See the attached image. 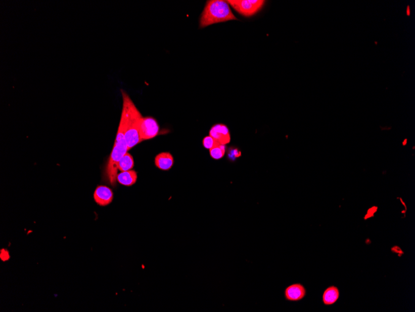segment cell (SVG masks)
<instances>
[{"instance_id": "2", "label": "cell", "mask_w": 415, "mask_h": 312, "mask_svg": "<svg viewBox=\"0 0 415 312\" xmlns=\"http://www.w3.org/2000/svg\"><path fill=\"white\" fill-rule=\"evenodd\" d=\"M237 20L228 3L222 0H210L207 2L201 15L200 28H203L211 24Z\"/></svg>"}, {"instance_id": "8", "label": "cell", "mask_w": 415, "mask_h": 312, "mask_svg": "<svg viewBox=\"0 0 415 312\" xmlns=\"http://www.w3.org/2000/svg\"><path fill=\"white\" fill-rule=\"evenodd\" d=\"M113 192L108 186H98L94 192V200L98 205L106 206L110 205L113 200Z\"/></svg>"}, {"instance_id": "14", "label": "cell", "mask_w": 415, "mask_h": 312, "mask_svg": "<svg viewBox=\"0 0 415 312\" xmlns=\"http://www.w3.org/2000/svg\"><path fill=\"white\" fill-rule=\"evenodd\" d=\"M203 145L207 149H210L216 145H221L211 136L205 137L203 140Z\"/></svg>"}, {"instance_id": "5", "label": "cell", "mask_w": 415, "mask_h": 312, "mask_svg": "<svg viewBox=\"0 0 415 312\" xmlns=\"http://www.w3.org/2000/svg\"><path fill=\"white\" fill-rule=\"evenodd\" d=\"M159 132V126L155 119L151 116L141 119L140 135L142 142L156 137Z\"/></svg>"}, {"instance_id": "10", "label": "cell", "mask_w": 415, "mask_h": 312, "mask_svg": "<svg viewBox=\"0 0 415 312\" xmlns=\"http://www.w3.org/2000/svg\"><path fill=\"white\" fill-rule=\"evenodd\" d=\"M340 297V290L335 286H330L322 294V302L325 305H332L337 302Z\"/></svg>"}, {"instance_id": "12", "label": "cell", "mask_w": 415, "mask_h": 312, "mask_svg": "<svg viewBox=\"0 0 415 312\" xmlns=\"http://www.w3.org/2000/svg\"><path fill=\"white\" fill-rule=\"evenodd\" d=\"M134 165V159L128 152H127L119 160L118 164V169L121 172H127L133 168Z\"/></svg>"}, {"instance_id": "15", "label": "cell", "mask_w": 415, "mask_h": 312, "mask_svg": "<svg viewBox=\"0 0 415 312\" xmlns=\"http://www.w3.org/2000/svg\"><path fill=\"white\" fill-rule=\"evenodd\" d=\"M406 14L409 16L410 15V9H409V7H407V10H406Z\"/></svg>"}, {"instance_id": "4", "label": "cell", "mask_w": 415, "mask_h": 312, "mask_svg": "<svg viewBox=\"0 0 415 312\" xmlns=\"http://www.w3.org/2000/svg\"><path fill=\"white\" fill-rule=\"evenodd\" d=\"M227 2L241 15L250 17L262 9L265 2L262 0H229Z\"/></svg>"}, {"instance_id": "9", "label": "cell", "mask_w": 415, "mask_h": 312, "mask_svg": "<svg viewBox=\"0 0 415 312\" xmlns=\"http://www.w3.org/2000/svg\"><path fill=\"white\" fill-rule=\"evenodd\" d=\"M156 167L162 170H169L173 165V158L170 153L164 152L157 155L155 159Z\"/></svg>"}, {"instance_id": "1", "label": "cell", "mask_w": 415, "mask_h": 312, "mask_svg": "<svg viewBox=\"0 0 415 312\" xmlns=\"http://www.w3.org/2000/svg\"><path fill=\"white\" fill-rule=\"evenodd\" d=\"M128 122V112L125 105H123L120 123H119L115 144L107 167V174L111 185L115 186L118 176V164L128 150L125 140V134Z\"/></svg>"}, {"instance_id": "13", "label": "cell", "mask_w": 415, "mask_h": 312, "mask_svg": "<svg viewBox=\"0 0 415 312\" xmlns=\"http://www.w3.org/2000/svg\"><path fill=\"white\" fill-rule=\"evenodd\" d=\"M225 151H226V146L224 145H218L211 148L210 153L213 159L219 160L224 157Z\"/></svg>"}, {"instance_id": "7", "label": "cell", "mask_w": 415, "mask_h": 312, "mask_svg": "<svg viewBox=\"0 0 415 312\" xmlns=\"http://www.w3.org/2000/svg\"><path fill=\"white\" fill-rule=\"evenodd\" d=\"M210 136L213 137L221 145H226L230 141L228 127L224 124H216L211 127Z\"/></svg>"}, {"instance_id": "6", "label": "cell", "mask_w": 415, "mask_h": 312, "mask_svg": "<svg viewBox=\"0 0 415 312\" xmlns=\"http://www.w3.org/2000/svg\"><path fill=\"white\" fill-rule=\"evenodd\" d=\"M306 295L305 287L301 284L290 285L285 289V298L289 302H299L305 297Z\"/></svg>"}, {"instance_id": "11", "label": "cell", "mask_w": 415, "mask_h": 312, "mask_svg": "<svg viewBox=\"0 0 415 312\" xmlns=\"http://www.w3.org/2000/svg\"><path fill=\"white\" fill-rule=\"evenodd\" d=\"M137 178V173L134 170H129L118 174L116 180L124 186H131L136 182Z\"/></svg>"}, {"instance_id": "3", "label": "cell", "mask_w": 415, "mask_h": 312, "mask_svg": "<svg viewBox=\"0 0 415 312\" xmlns=\"http://www.w3.org/2000/svg\"><path fill=\"white\" fill-rule=\"evenodd\" d=\"M123 96V104L125 105L128 112V122L125 134V140L127 146V150L134 147V146L142 142L140 138V128L141 119L143 118L140 111L125 91L121 90Z\"/></svg>"}]
</instances>
